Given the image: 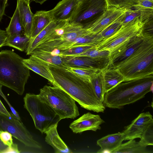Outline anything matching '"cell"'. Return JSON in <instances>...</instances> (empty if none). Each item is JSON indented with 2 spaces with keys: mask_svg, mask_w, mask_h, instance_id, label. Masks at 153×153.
<instances>
[{
  "mask_svg": "<svg viewBox=\"0 0 153 153\" xmlns=\"http://www.w3.org/2000/svg\"><path fill=\"white\" fill-rule=\"evenodd\" d=\"M110 53V52L108 50H100L96 48L95 46L81 53L70 56H86L93 58L107 57H109Z\"/></svg>",
  "mask_w": 153,
  "mask_h": 153,
  "instance_id": "cell-34",
  "label": "cell"
},
{
  "mask_svg": "<svg viewBox=\"0 0 153 153\" xmlns=\"http://www.w3.org/2000/svg\"><path fill=\"white\" fill-rule=\"evenodd\" d=\"M145 36L142 34L133 37L110 52L108 67H115L129 57L139 48Z\"/></svg>",
  "mask_w": 153,
  "mask_h": 153,
  "instance_id": "cell-11",
  "label": "cell"
},
{
  "mask_svg": "<svg viewBox=\"0 0 153 153\" xmlns=\"http://www.w3.org/2000/svg\"><path fill=\"white\" fill-rule=\"evenodd\" d=\"M30 40V39L25 35L8 36L3 46H9L23 51H25Z\"/></svg>",
  "mask_w": 153,
  "mask_h": 153,
  "instance_id": "cell-26",
  "label": "cell"
},
{
  "mask_svg": "<svg viewBox=\"0 0 153 153\" xmlns=\"http://www.w3.org/2000/svg\"><path fill=\"white\" fill-rule=\"evenodd\" d=\"M0 113L7 116H10V112H8L0 100Z\"/></svg>",
  "mask_w": 153,
  "mask_h": 153,
  "instance_id": "cell-41",
  "label": "cell"
},
{
  "mask_svg": "<svg viewBox=\"0 0 153 153\" xmlns=\"http://www.w3.org/2000/svg\"><path fill=\"white\" fill-rule=\"evenodd\" d=\"M30 3L26 0H17L16 6L18 8L20 20L24 30L25 35L30 39L34 14L31 11Z\"/></svg>",
  "mask_w": 153,
  "mask_h": 153,
  "instance_id": "cell-16",
  "label": "cell"
},
{
  "mask_svg": "<svg viewBox=\"0 0 153 153\" xmlns=\"http://www.w3.org/2000/svg\"><path fill=\"white\" fill-rule=\"evenodd\" d=\"M27 0V1H29V2H30V0Z\"/></svg>",
  "mask_w": 153,
  "mask_h": 153,
  "instance_id": "cell-49",
  "label": "cell"
},
{
  "mask_svg": "<svg viewBox=\"0 0 153 153\" xmlns=\"http://www.w3.org/2000/svg\"><path fill=\"white\" fill-rule=\"evenodd\" d=\"M59 22L51 21L38 35L30 39L25 50L26 54L30 55L33 51L41 43L43 39L58 25Z\"/></svg>",
  "mask_w": 153,
  "mask_h": 153,
  "instance_id": "cell-24",
  "label": "cell"
},
{
  "mask_svg": "<svg viewBox=\"0 0 153 153\" xmlns=\"http://www.w3.org/2000/svg\"><path fill=\"white\" fill-rule=\"evenodd\" d=\"M133 9L139 10L148 17H153V0H139Z\"/></svg>",
  "mask_w": 153,
  "mask_h": 153,
  "instance_id": "cell-32",
  "label": "cell"
},
{
  "mask_svg": "<svg viewBox=\"0 0 153 153\" xmlns=\"http://www.w3.org/2000/svg\"><path fill=\"white\" fill-rule=\"evenodd\" d=\"M150 153L146 146L140 145L139 142L134 139L129 140L128 142L121 144L117 148L111 153Z\"/></svg>",
  "mask_w": 153,
  "mask_h": 153,
  "instance_id": "cell-25",
  "label": "cell"
},
{
  "mask_svg": "<svg viewBox=\"0 0 153 153\" xmlns=\"http://www.w3.org/2000/svg\"><path fill=\"white\" fill-rule=\"evenodd\" d=\"M39 95L51 107L61 120L74 119L79 115L76 101L59 87L45 85L40 89Z\"/></svg>",
  "mask_w": 153,
  "mask_h": 153,
  "instance_id": "cell-5",
  "label": "cell"
},
{
  "mask_svg": "<svg viewBox=\"0 0 153 153\" xmlns=\"http://www.w3.org/2000/svg\"><path fill=\"white\" fill-rule=\"evenodd\" d=\"M58 123L51 126L44 133L46 136L45 141L53 148L55 153H71L66 144L59 137L57 131V128Z\"/></svg>",
  "mask_w": 153,
  "mask_h": 153,
  "instance_id": "cell-17",
  "label": "cell"
},
{
  "mask_svg": "<svg viewBox=\"0 0 153 153\" xmlns=\"http://www.w3.org/2000/svg\"><path fill=\"white\" fill-rule=\"evenodd\" d=\"M97 44L96 34L90 33L77 37L71 41L64 43L56 49L63 51L74 47L85 45H96Z\"/></svg>",
  "mask_w": 153,
  "mask_h": 153,
  "instance_id": "cell-23",
  "label": "cell"
},
{
  "mask_svg": "<svg viewBox=\"0 0 153 153\" xmlns=\"http://www.w3.org/2000/svg\"><path fill=\"white\" fill-rule=\"evenodd\" d=\"M0 139L4 145L8 147H10L13 144L12 135L6 131L0 130Z\"/></svg>",
  "mask_w": 153,
  "mask_h": 153,
  "instance_id": "cell-37",
  "label": "cell"
},
{
  "mask_svg": "<svg viewBox=\"0 0 153 153\" xmlns=\"http://www.w3.org/2000/svg\"><path fill=\"white\" fill-rule=\"evenodd\" d=\"M129 9L109 7L97 15L92 22L83 27L87 28L92 33L96 34L109 25L124 17Z\"/></svg>",
  "mask_w": 153,
  "mask_h": 153,
  "instance_id": "cell-10",
  "label": "cell"
},
{
  "mask_svg": "<svg viewBox=\"0 0 153 153\" xmlns=\"http://www.w3.org/2000/svg\"><path fill=\"white\" fill-rule=\"evenodd\" d=\"M10 116L0 113V130L6 131L25 146L40 149L42 146L33 138L25 126L11 112Z\"/></svg>",
  "mask_w": 153,
  "mask_h": 153,
  "instance_id": "cell-8",
  "label": "cell"
},
{
  "mask_svg": "<svg viewBox=\"0 0 153 153\" xmlns=\"http://www.w3.org/2000/svg\"><path fill=\"white\" fill-rule=\"evenodd\" d=\"M2 85L0 84V95L3 98L4 100L6 102L8 105L11 112L20 121H21V118L17 111L10 104L8 100L6 97L3 93L2 91Z\"/></svg>",
  "mask_w": 153,
  "mask_h": 153,
  "instance_id": "cell-38",
  "label": "cell"
},
{
  "mask_svg": "<svg viewBox=\"0 0 153 153\" xmlns=\"http://www.w3.org/2000/svg\"><path fill=\"white\" fill-rule=\"evenodd\" d=\"M139 142L143 146H147L153 145V122L151 123L142 134Z\"/></svg>",
  "mask_w": 153,
  "mask_h": 153,
  "instance_id": "cell-33",
  "label": "cell"
},
{
  "mask_svg": "<svg viewBox=\"0 0 153 153\" xmlns=\"http://www.w3.org/2000/svg\"><path fill=\"white\" fill-rule=\"evenodd\" d=\"M24 108L31 116L36 128L43 134L61 120L51 107L39 94L27 93L24 97Z\"/></svg>",
  "mask_w": 153,
  "mask_h": 153,
  "instance_id": "cell-6",
  "label": "cell"
},
{
  "mask_svg": "<svg viewBox=\"0 0 153 153\" xmlns=\"http://www.w3.org/2000/svg\"><path fill=\"white\" fill-rule=\"evenodd\" d=\"M23 59L11 50L0 52V84L20 95L30 76V69L22 62Z\"/></svg>",
  "mask_w": 153,
  "mask_h": 153,
  "instance_id": "cell-4",
  "label": "cell"
},
{
  "mask_svg": "<svg viewBox=\"0 0 153 153\" xmlns=\"http://www.w3.org/2000/svg\"><path fill=\"white\" fill-rule=\"evenodd\" d=\"M107 8L111 7L132 9L139 0H105Z\"/></svg>",
  "mask_w": 153,
  "mask_h": 153,
  "instance_id": "cell-31",
  "label": "cell"
},
{
  "mask_svg": "<svg viewBox=\"0 0 153 153\" xmlns=\"http://www.w3.org/2000/svg\"><path fill=\"white\" fill-rule=\"evenodd\" d=\"M31 56L47 65H51L65 68L63 56L54 55L51 52L34 50Z\"/></svg>",
  "mask_w": 153,
  "mask_h": 153,
  "instance_id": "cell-22",
  "label": "cell"
},
{
  "mask_svg": "<svg viewBox=\"0 0 153 153\" xmlns=\"http://www.w3.org/2000/svg\"><path fill=\"white\" fill-rule=\"evenodd\" d=\"M78 2L79 3H80V2H81L82 0H77Z\"/></svg>",
  "mask_w": 153,
  "mask_h": 153,
  "instance_id": "cell-47",
  "label": "cell"
},
{
  "mask_svg": "<svg viewBox=\"0 0 153 153\" xmlns=\"http://www.w3.org/2000/svg\"><path fill=\"white\" fill-rule=\"evenodd\" d=\"M52 20L48 11H37L33 16L30 39L35 38Z\"/></svg>",
  "mask_w": 153,
  "mask_h": 153,
  "instance_id": "cell-20",
  "label": "cell"
},
{
  "mask_svg": "<svg viewBox=\"0 0 153 153\" xmlns=\"http://www.w3.org/2000/svg\"><path fill=\"white\" fill-rule=\"evenodd\" d=\"M48 66L53 79V86L66 92L81 107L97 113L104 112L105 106L98 99L90 82L64 68Z\"/></svg>",
  "mask_w": 153,
  "mask_h": 153,
  "instance_id": "cell-1",
  "label": "cell"
},
{
  "mask_svg": "<svg viewBox=\"0 0 153 153\" xmlns=\"http://www.w3.org/2000/svg\"><path fill=\"white\" fill-rule=\"evenodd\" d=\"M105 122L99 115L88 112L73 121L69 128L76 134L88 130L96 131L101 129L100 125Z\"/></svg>",
  "mask_w": 153,
  "mask_h": 153,
  "instance_id": "cell-13",
  "label": "cell"
},
{
  "mask_svg": "<svg viewBox=\"0 0 153 153\" xmlns=\"http://www.w3.org/2000/svg\"><path fill=\"white\" fill-rule=\"evenodd\" d=\"M23 64L29 69L48 80L53 85L54 80L48 65L31 56L27 59H23Z\"/></svg>",
  "mask_w": 153,
  "mask_h": 153,
  "instance_id": "cell-19",
  "label": "cell"
},
{
  "mask_svg": "<svg viewBox=\"0 0 153 153\" xmlns=\"http://www.w3.org/2000/svg\"><path fill=\"white\" fill-rule=\"evenodd\" d=\"M79 4L77 0H62L48 12L53 20L69 22L74 16Z\"/></svg>",
  "mask_w": 153,
  "mask_h": 153,
  "instance_id": "cell-15",
  "label": "cell"
},
{
  "mask_svg": "<svg viewBox=\"0 0 153 153\" xmlns=\"http://www.w3.org/2000/svg\"><path fill=\"white\" fill-rule=\"evenodd\" d=\"M7 3H6L5 1H4L2 5L0 4V13L3 11H5V9L7 6Z\"/></svg>",
  "mask_w": 153,
  "mask_h": 153,
  "instance_id": "cell-43",
  "label": "cell"
},
{
  "mask_svg": "<svg viewBox=\"0 0 153 153\" xmlns=\"http://www.w3.org/2000/svg\"><path fill=\"white\" fill-rule=\"evenodd\" d=\"M90 82L98 99L103 103L105 91L102 71L95 74Z\"/></svg>",
  "mask_w": 153,
  "mask_h": 153,
  "instance_id": "cell-28",
  "label": "cell"
},
{
  "mask_svg": "<svg viewBox=\"0 0 153 153\" xmlns=\"http://www.w3.org/2000/svg\"><path fill=\"white\" fill-rule=\"evenodd\" d=\"M125 136L123 132L108 135L98 140L97 145L100 149L98 153L111 152L117 148L124 140Z\"/></svg>",
  "mask_w": 153,
  "mask_h": 153,
  "instance_id": "cell-18",
  "label": "cell"
},
{
  "mask_svg": "<svg viewBox=\"0 0 153 153\" xmlns=\"http://www.w3.org/2000/svg\"><path fill=\"white\" fill-rule=\"evenodd\" d=\"M153 74L143 78L125 81L106 92L103 103L111 108H120L144 97L153 91Z\"/></svg>",
  "mask_w": 153,
  "mask_h": 153,
  "instance_id": "cell-2",
  "label": "cell"
},
{
  "mask_svg": "<svg viewBox=\"0 0 153 153\" xmlns=\"http://www.w3.org/2000/svg\"><path fill=\"white\" fill-rule=\"evenodd\" d=\"M4 0H0V4L2 5L4 1Z\"/></svg>",
  "mask_w": 153,
  "mask_h": 153,
  "instance_id": "cell-46",
  "label": "cell"
},
{
  "mask_svg": "<svg viewBox=\"0 0 153 153\" xmlns=\"http://www.w3.org/2000/svg\"><path fill=\"white\" fill-rule=\"evenodd\" d=\"M107 8L105 0H82L79 3L70 24L83 27L90 23L96 16Z\"/></svg>",
  "mask_w": 153,
  "mask_h": 153,
  "instance_id": "cell-9",
  "label": "cell"
},
{
  "mask_svg": "<svg viewBox=\"0 0 153 153\" xmlns=\"http://www.w3.org/2000/svg\"><path fill=\"white\" fill-rule=\"evenodd\" d=\"M66 66L89 68L102 71L108 67L109 57L93 58L86 56H63Z\"/></svg>",
  "mask_w": 153,
  "mask_h": 153,
  "instance_id": "cell-12",
  "label": "cell"
},
{
  "mask_svg": "<svg viewBox=\"0 0 153 153\" xmlns=\"http://www.w3.org/2000/svg\"><path fill=\"white\" fill-rule=\"evenodd\" d=\"M96 45H85L73 47L68 49L61 51L62 56L77 54L84 52L95 46Z\"/></svg>",
  "mask_w": 153,
  "mask_h": 153,
  "instance_id": "cell-35",
  "label": "cell"
},
{
  "mask_svg": "<svg viewBox=\"0 0 153 153\" xmlns=\"http://www.w3.org/2000/svg\"><path fill=\"white\" fill-rule=\"evenodd\" d=\"M46 0H30V3L31 1H34L36 3H39L41 4H42Z\"/></svg>",
  "mask_w": 153,
  "mask_h": 153,
  "instance_id": "cell-44",
  "label": "cell"
},
{
  "mask_svg": "<svg viewBox=\"0 0 153 153\" xmlns=\"http://www.w3.org/2000/svg\"><path fill=\"white\" fill-rule=\"evenodd\" d=\"M8 146L4 145L0 139V153H3Z\"/></svg>",
  "mask_w": 153,
  "mask_h": 153,
  "instance_id": "cell-42",
  "label": "cell"
},
{
  "mask_svg": "<svg viewBox=\"0 0 153 153\" xmlns=\"http://www.w3.org/2000/svg\"><path fill=\"white\" fill-rule=\"evenodd\" d=\"M114 68L123 76L125 81L153 74V36H145L139 48Z\"/></svg>",
  "mask_w": 153,
  "mask_h": 153,
  "instance_id": "cell-3",
  "label": "cell"
},
{
  "mask_svg": "<svg viewBox=\"0 0 153 153\" xmlns=\"http://www.w3.org/2000/svg\"><path fill=\"white\" fill-rule=\"evenodd\" d=\"M125 16L109 25L96 34L97 43L109 37L118 30L122 25Z\"/></svg>",
  "mask_w": 153,
  "mask_h": 153,
  "instance_id": "cell-29",
  "label": "cell"
},
{
  "mask_svg": "<svg viewBox=\"0 0 153 153\" xmlns=\"http://www.w3.org/2000/svg\"><path fill=\"white\" fill-rule=\"evenodd\" d=\"M8 36L5 30L0 29V48L3 47Z\"/></svg>",
  "mask_w": 153,
  "mask_h": 153,
  "instance_id": "cell-39",
  "label": "cell"
},
{
  "mask_svg": "<svg viewBox=\"0 0 153 153\" xmlns=\"http://www.w3.org/2000/svg\"><path fill=\"white\" fill-rule=\"evenodd\" d=\"M5 0V1L6 3H7L8 0Z\"/></svg>",
  "mask_w": 153,
  "mask_h": 153,
  "instance_id": "cell-48",
  "label": "cell"
},
{
  "mask_svg": "<svg viewBox=\"0 0 153 153\" xmlns=\"http://www.w3.org/2000/svg\"><path fill=\"white\" fill-rule=\"evenodd\" d=\"M144 25V22L137 17L126 25H122L109 37L99 42L95 47L110 52L130 39L141 34Z\"/></svg>",
  "mask_w": 153,
  "mask_h": 153,
  "instance_id": "cell-7",
  "label": "cell"
},
{
  "mask_svg": "<svg viewBox=\"0 0 153 153\" xmlns=\"http://www.w3.org/2000/svg\"><path fill=\"white\" fill-rule=\"evenodd\" d=\"M5 31L8 36L15 35H25L24 30L20 20L17 6Z\"/></svg>",
  "mask_w": 153,
  "mask_h": 153,
  "instance_id": "cell-27",
  "label": "cell"
},
{
  "mask_svg": "<svg viewBox=\"0 0 153 153\" xmlns=\"http://www.w3.org/2000/svg\"><path fill=\"white\" fill-rule=\"evenodd\" d=\"M5 11H3L0 13V22L2 18L3 15L4 14Z\"/></svg>",
  "mask_w": 153,
  "mask_h": 153,
  "instance_id": "cell-45",
  "label": "cell"
},
{
  "mask_svg": "<svg viewBox=\"0 0 153 153\" xmlns=\"http://www.w3.org/2000/svg\"><path fill=\"white\" fill-rule=\"evenodd\" d=\"M137 17H139L140 20L142 21L143 15L140 11L137 10L130 9L126 13L122 25H126Z\"/></svg>",
  "mask_w": 153,
  "mask_h": 153,
  "instance_id": "cell-36",
  "label": "cell"
},
{
  "mask_svg": "<svg viewBox=\"0 0 153 153\" xmlns=\"http://www.w3.org/2000/svg\"><path fill=\"white\" fill-rule=\"evenodd\" d=\"M18 146L16 144L13 143L10 147H8L4 153H20Z\"/></svg>",
  "mask_w": 153,
  "mask_h": 153,
  "instance_id": "cell-40",
  "label": "cell"
},
{
  "mask_svg": "<svg viewBox=\"0 0 153 153\" xmlns=\"http://www.w3.org/2000/svg\"><path fill=\"white\" fill-rule=\"evenodd\" d=\"M105 93L125 81L123 76L115 68H108L102 71Z\"/></svg>",
  "mask_w": 153,
  "mask_h": 153,
  "instance_id": "cell-21",
  "label": "cell"
},
{
  "mask_svg": "<svg viewBox=\"0 0 153 153\" xmlns=\"http://www.w3.org/2000/svg\"><path fill=\"white\" fill-rule=\"evenodd\" d=\"M153 122V117L149 111L140 114L123 131L125 140L140 138L145 129Z\"/></svg>",
  "mask_w": 153,
  "mask_h": 153,
  "instance_id": "cell-14",
  "label": "cell"
},
{
  "mask_svg": "<svg viewBox=\"0 0 153 153\" xmlns=\"http://www.w3.org/2000/svg\"><path fill=\"white\" fill-rule=\"evenodd\" d=\"M65 69L76 75L90 82L95 74L101 71L89 68L69 66L67 67Z\"/></svg>",
  "mask_w": 153,
  "mask_h": 153,
  "instance_id": "cell-30",
  "label": "cell"
}]
</instances>
